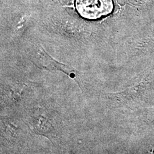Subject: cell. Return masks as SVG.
I'll list each match as a JSON object with an SVG mask.
<instances>
[{"mask_svg":"<svg viewBox=\"0 0 154 154\" xmlns=\"http://www.w3.org/2000/svg\"><path fill=\"white\" fill-rule=\"evenodd\" d=\"M78 13L88 20H96L111 13L113 10L112 0H76Z\"/></svg>","mask_w":154,"mask_h":154,"instance_id":"obj_1","label":"cell"},{"mask_svg":"<svg viewBox=\"0 0 154 154\" xmlns=\"http://www.w3.org/2000/svg\"><path fill=\"white\" fill-rule=\"evenodd\" d=\"M44 60L42 62L34 65L39 69L48 70H56L65 73L74 79L77 83L79 88L83 90L82 75L81 72L78 71L72 66L55 61L48 55H44Z\"/></svg>","mask_w":154,"mask_h":154,"instance_id":"obj_2","label":"cell"}]
</instances>
